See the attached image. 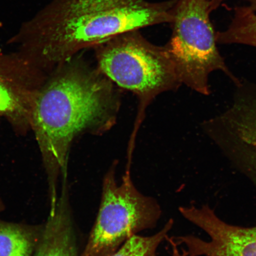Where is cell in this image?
<instances>
[{
    "label": "cell",
    "mask_w": 256,
    "mask_h": 256,
    "mask_svg": "<svg viewBox=\"0 0 256 256\" xmlns=\"http://www.w3.org/2000/svg\"><path fill=\"white\" fill-rule=\"evenodd\" d=\"M179 210L210 236L208 241L194 236L172 238L178 245H185L188 256H256V226L232 225L207 204L182 206Z\"/></svg>",
    "instance_id": "obj_6"
},
{
    "label": "cell",
    "mask_w": 256,
    "mask_h": 256,
    "mask_svg": "<svg viewBox=\"0 0 256 256\" xmlns=\"http://www.w3.org/2000/svg\"><path fill=\"white\" fill-rule=\"evenodd\" d=\"M116 101L108 80L81 62L58 66L40 89L32 108L30 127L48 175L50 202L57 200L60 176L67 174L70 146L87 130L110 126Z\"/></svg>",
    "instance_id": "obj_2"
},
{
    "label": "cell",
    "mask_w": 256,
    "mask_h": 256,
    "mask_svg": "<svg viewBox=\"0 0 256 256\" xmlns=\"http://www.w3.org/2000/svg\"><path fill=\"white\" fill-rule=\"evenodd\" d=\"M177 0H53L16 36L38 68L60 66L79 51L126 32L171 24Z\"/></svg>",
    "instance_id": "obj_1"
},
{
    "label": "cell",
    "mask_w": 256,
    "mask_h": 256,
    "mask_svg": "<svg viewBox=\"0 0 256 256\" xmlns=\"http://www.w3.org/2000/svg\"><path fill=\"white\" fill-rule=\"evenodd\" d=\"M223 2L224 0H209L210 12L216 10L220 7Z\"/></svg>",
    "instance_id": "obj_14"
},
{
    "label": "cell",
    "mask_w": 256,
    "mask_h": 256,
    "mask_svg": "<svg viewBox=\"0 0 256 256\" xmlns=\"http://www.w3.org/2000/svg\"><path fill=\"white\" fill-rule=\"evenodd\" d=\"M172 248V256H188V252L186 249L182 248V250L178 248V245L172 238H168Z\"/></svg>",
    "instance_id": "obj_13"
},
{
    "label": "cell",
    "mask_w": 256,
    "mask_h": 256,
    "mask_svg": "<svg viewBox=\"0 0 256 256\" xmlns=\"http://www.w3.org/2000/svg\"><path fill=\"white\" fill-rule=\"evenodd\" d=\"M216 43L242 44L256 47V14L248 6L234 8L228 28L216 34Z\"/></svg>",
    "instance_id": "obj_11"
},
{
    "label": "cell",
    "mask_w": 256,
    "mask_h": 256,
    "mask_svg": "<svg viewBox=\"0 0 256 256\" xmlns=\"http://www.w3.org/2000/svg\"><path fill=\"white\" fill-rule=\"evenodd\" d=\"M2 208V204L1 202H0V210H1Z\"/></svg>",
    "instance_id": "obj_16"
},
{
    "label": "cell",
    "mask_w": 256,
    "mask_h": 256,
    "mask_svg": "<svg viewBox=\"0 0 256 256\" xmlns=\"http://www.w3.org/2000/svg\"><path fill=\"white\" fill-rule=\"evenodd\" d=\"M68 200V186L64 184L56 204L50 206L32 256H80Z\"/></svg>",
    "instance_id": "obj_9"
},
{
    "label": "cell",
    "mask_w": 256,
    "mask_h": 256,
    "mask_svg": "<svg viewBox=\"0 0 256 256\" xmlns=\"http://www.w3.org/2000/svg\"><path fill=\"white\" fill-rule=\"evenodd\" d=\"M215 142L256 180V92L234 102L218 120Z\"/></svg>",
    "instance_id": "obj_8"
},
{
    "label": "cell",
    "mask_w": 256,
    "mask_h": 256,
    "mask_svg": "<svg viewBox=\"0 0 256 256\" xmlns=\"http://www.w3.org/2000/svg\"><path fill=\"white\" fill-rule=\"evenodd\" d=\"M95 48L100 71L143 99L181 83L167 47L150 42L140 30L118 35Z\"/></svg>",
    "instance_id": "obj_4"
},
{
    "label": "cell",
    "mask_w": 256,
    "mask_h": 256,
    "mask_svg": "<svg viewBox=\"0 0 256 256\" xmlns=\"http://www.w3.org/2000/svg\"><path fill=\"white\" fill-rule=\"evenodd\" d=\"M40 72L20 54L0 52V117L20 129L30 126L32 108L44 83Z\"/></svg>",
    "instance_id": "obj_7"
},
{
    "label": "cell",
    "mask_w": 256,
    "mask_h": 256,
    "mask_svg": "<svg viewBox=\"0 0 256 256\" xmlns=\"http://www.w3.org/2000/svg\"><path fill=\"white\" fill-rule=\"evenodd\" d=\"M209 0H177L172 35L166 46L179 80L204 95H210L209 76L220 70L238 86L216 46Z\"/></svg>",
    "instance_id": "obj_3"
},
{
    "label": "cell",
    "mask_w": 256,
    "mask_h": 256,
    "mask_svg": "<svg viewBox=\"0 0 256 256\" xmlns=\"http://www.w3.org/2000/svg\"><path fill=\"white\" fill-rule=\"evenodd\" d=\"M172 226L174 220L170 219L162 230L154 235L148 236H134L111 256H158L156 251L158 246L167 239Z\"/></svg>",
    "instance_id": "obj_12"
},
{
    "label": "cell",
    "mask_w": 256,
    "mask_h": 256,
    "mask_svg": "<svg viewBox=\"0 0 256 256\" xmlns=\"http://www.w3.org/2000/svg\"><path fill=\"white\" fill-rule=\"evenodd\" d=\"M250 5L248 7L252 10L256 12V0H248Z\"/></svg>",
    "instance_id": "obj_15"
},
{
    "label": "cell",
    "mask_w": 256,
    "mask_h": 256,
    "mask_svg": "<svg viewBox=\"0 0 256 256\" xmlns=\"http://www.w3.org/2000/svg\"><path fill=\"white\" fill-rule=\"evenodd\" d=\"M42 228L0 220V256H32Z\"/></svg>",
    "instance_id": "obj_10"
},
{
    "label": "cell",
    "mask_w": 256,
    "mask_h": 256,
    "mask_svg": "<svg viewBox=\"0 0 256 256\" xmlns=\"http://www.w3.org/2000/svg\"><path fill=\"white\" fill-rule=\"evenodd\" d=\"M161 214L158 202L137 190L130 170L118 184L112 167L104 176L97 218L79 256H111L138 232L154 227Z\"/></svg>",
    "instance_id": "obj_5"
}]
</instances>
